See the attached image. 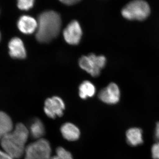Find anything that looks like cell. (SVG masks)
Masks as SVG:
<instances>
[{
  "instance_id": "6da1fadb",
  "label": "cell",
  "mask_w": 159,
  "mask_h": 159,
  "mask_svg": "<svg viewBox=\"0 0 159 159\" xmlns=\"http://www.w3.org/2000/svg\"><path fill=\"white\" fill-rule=\"evenodd\" d=\"M29 129L22 123L16 124L13 130L1 139L3 151L13 159H20L25 154Z\"/></svg>"
},
{
  "instance_id": "7a4b0ae2",
  "label": "cell",
  "mask_w": 159,
  "mask_h": 159,
  "mask_svg": "<svg viewBox=\"0 0 159 159\" xmlns=\"http://www.w3.org/2000/svg\"><path fill=\"white\" fill-rule=\"evenodd\" d=\"M36 39L40 43H48L59 34L61 26L60 16L54 11L41 13L38 18Z\"/></svg>"
},
{
  "instance_id": "3957f363",
  "label": "cell",
  "mask_w": 159,
  "mask_h": 159,
  "mask_svg": "<svg viewBox=\"0 0 159 159\" xmlns=\"http://www.w3.org/2000/svg\"><path fill=\"white\" fill-rule=\"evenodd\" d=\"M150 13V7L144 0H134L127 4L122 10L123 17L130 20H144L148 18Z\"/></svg>"
},
{
  "instance_id": "277c9868",
  "label": "cell",
  "mask_w": 159,
  "mask_h": 159,
  "mask_svg": "<svg viewBox=\"0 0 159 159\" xmlns=\"http://www.w3.org/2000/svg\"><path fill=\"white\" fill-rule=\"evenodd\" d=\"M51 153L50 142L42 138L26 146L25 159H51Z\"/></svg>"
},
{
  "instance_id": "5b68a950",
  "label": "cell",
  "mask_w": 159,
  "mask_h": 159,
  "mask_svg": "<svg viewBox=\"0 0 159 159\" xmlns=\"http://www.w3.org/2000/svg\"><path fill=\"white\" fill-rule=\"evenodd\" d=\"M107 60L103 55L90 54L83 56L79 60V65L82 70L93 77L99 76L101 70L105 67Z\"/></svg>"
},
{
  "instance_id": "8992f818",
  "label": "cell",
  "mask_w": 159,
  "mask_h": 159,
  "mask_svg": "<svg viewBox=\"0 0 159 159\" xmlns=\"http://www.w3.org/2000/svg\"><path fill=\"white\" fill-rule=\"evenodd\" d=\"M65 109L64 102L60 97L57 96L48 98L45 101L44 111L46 116L51 119L62 116Z\"/></svg>"
},
{
  "instance_id": "52a82bcc",
  "label": "cell",
  "mask_w": 159,
  "mask_h": 159,
  "mask_svg": "<svg viewBox=\"0 0 159 159\" xmlns=\"http://www.w3.org/2000/svg\"><path fill=\"white\" fill-rule=\"evenodd\" d=\"M98 96L99 99L102 102L112 105L119 102L121 93L118 85L112 82L99 91Z\"/></svg>"
},
{
  "instance_id": "ba28073f",
  "label": "cell",
  "mask_w": 159,
  "mask_h": 159,
  "mask_svg": "<svg viewBox=\"0 0 159 159\" xmlns=\"http://www.w3.org/2000/svg\"><path fill=\"white\" fill-rule=\"evenodd\" d=\"M82 35V31L79 22L73 20L66 26L63 32L66 42L75 45L79 43Z\"/></svg>"
},
{
  "instance_id": "9c48e42d",
  "label": "cell",
  "mask_w": 159,
  "mask_h": 159,
  "mask_svg": "<svg viewBox=\"0 0 159 159\" xmlns=\"http://www.w3.org/2000/svg\"><path fill=\"white\" fill-rule=\"evenodd\" d=\"M9 54L14 58L24 59L26 57V51L23 42L20 39L14 37L9 43Z\"/></svg>"
},
{
  "instance_id": "30bf717a",
  "label": "cell",
  "mask_w": 159,
  "mask_h": 159,
  "mask_svg": "<svg viewBox=\"0 0 159 159\" xmlns=\"http://www.w3.org/2000/svg\"><path fill=\"white\" fill-rule=\"evenodd\" d=\"M17 27L22 33L31 34L37 30L38 21L29 16H22L18 21Z\"/></svg>"
},
{
  "instance_id": "8fae6325",
  "label": "cell",
  "mask_w": 159,
  "mask_h": 159,
  "mask_svg": "<svg viewBox=\"0 0 159 159\" xmlns=\"http://www.w3.org/2000/svg\"><path fill=\"white\" fill-rule=\"evenodd\" d=\"M60 132L64 139L70 142L77 141L80 135L79 129L71 122L64 123L61 127Z\"/></svg>"
},
{
  "instance_id": "7c38bea8",
  "label": "cell",
  "mask_w": 159,
  "mask_h": 159,
  "mask_svg": "<svg viewBox=\"0 0 159 159\" xmlns=\"http://www.w3.org/2000/svg\"><path fill=\"white\" fill-rule=\"evenodd\" d=\"M141 129L138 127L129 128L126 131V142L132 146H137L143 143V133Z\"/></svg>"
},
{
  "instance_id": "4fadbf2b",
  "label": "cell",
  "mask_w": 159,
  "mask_h": 159,
  "mask_svg": "<svg viewBox=\"0 0 159 159\" xmlns=\"http://www.w3.org/2000/svg\"><path fill=\"white\" fill-rule=\"evenodd\" d=\"M13 129V122L7 114L0 111V140Z\"/></svg>"
},
{
  "instance_id": "5bb4252c",
  "label": "cell",
  "mask_w": 159,
  "mask_h": 159,
  "mask_svg": "<svg viewBox=\"0 0 159 159\" xmlns=\"http://www.w3.org/2000/svg\"><path fill=\"white\" fill-rule=\"evenodd\" d=\"M29 134L33 139L38 140L42 139L45 134V128L42 121L36 118L33 120L29 129Z\"/></svg>"
},
{
  "instance_id": "9a60e30c",
  "label": "cell",
  "mask_w": 159,
  "mask_h": 159,
  "mask_svg": "<svg viewBox=\"0 0 159 159\" xmlns=\"http://www.w3.org/2000/svg\"><path fill=\"white\" fill-rule=\"evenodd\" d=\"M96 92L95 85L88 80L83 81L80 85L79 95L81 99H85L93 97Z\"/></svg>"
},
{
  "instance_id": "2e32d148",
  "label": "cell",
  "mask_w": 159,
  "mask_h": 159,
  "mask_svg": "<svg viewBox=\"0 0 159 159\" xmlns=\"http://www.w3.org/2000/svg\"><path fill=\"white\" fill-rule=\"evenodd\" d=\"M51 159H74L72 154L62 147H57L56 149V155L51 157Z\"/></svg>"
},
{
  "instance_id": "e0dca14e",
  "label": "cell",
  "mask_w": 159,
  "mask_h": 159,
  "mask_svg": "<svg viewBox=\"0 0 159 159\" xmlns=\"http://www.w3.org/2000/svg\"><path fill=\"white\" fill-rule=\"evenodd\" d=\"M34 0H17V6L22 10H29L34 6Z\"/></svg>"
},
{
  "instance_id": "ac0fdd59",
  "label": "cell",
  "mask_w": 159,
  "mask_h": 159,
  "mask_svg": "<svg viewBox=\"0 0 159 159\" xmlns=\"http://www.w3.org/2000/svg\"><path fill=\"white\" fill-rule=\"evenodd\" d=\"M151 152L152 158L159 159V142H157L152 145Z\"/></svg>"
},
{
  "instance_id": "d6986e66",
  "label": "cell",
  "mask_w": 159,
  "mask_h": 159,
  "mask_svg": "<svg viewBox=\"0 0 159 159\" xmlns=\"http://www.w3.org/2000/svg\"><path fill=\"white\" fill-rule=\"evenodd\" d=\"M59 1L65 5L71 6L79 2L81 0H59Z\"/></svg>"
},
{
  "instance_id": "ffe728a7",
  "label": "cell",
  "mask_w": 159,
  "mask_h": 159,
  "mask_svg": "<svg viewBox=\"0 0 159 159\" xmlns=\"http://www.w3.org/2000/svg\"><path fill=\"white\" fill-rule=\"evenodd\" d=\"M0 159H13L4 151L0 150Z\"/></svg>"
},
{
  "instance_id": "44dd1931",
  "label": "cell",
  "mask_w": 159,
  "mask_h": 159,
  "mask_svg": "<svg viewBox=\"0 0 159 159\" xmlns=\"http://www.w3.org/2000/svg\"><path fill=\"white\" fill-rule=\"evenodd\" d=\"M154 138L157 142H159V122L157 123L154 132Z\"/></svg>"
},
{
  "instance_id": "7402d4cb",
  "label": "cell",
  "mask_w": 159,
  "mask_h": 159,
  "mask_svg": "<svg viewBox=\"0 0 159 159\" xmlns=\"http://www.w3.org/2000/svg\"><path fill=\"white\" fill-rule=\"evenodd\" d=\"M1 32H0V40H1Z\"/></svg>"
}]
</instances>
